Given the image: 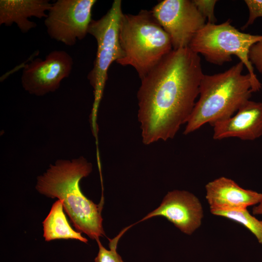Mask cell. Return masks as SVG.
Here are the masks:
<instances>
[{
    "instance_id": "cell-10",
    "label": "cell",
    "mask_w": 262,
    "mask_h": 262,
    "mask_svg": "<svg viewBox=\"0 0 262 262\" xmlns=\"http://www.w3.org/2000/svg\"><path fill=\"white\" fill-rule=\"evenodd\" d=\"M157 216L166 218L182 232L191 235L201 225L202 205L194 194L185 190L169 192L160 205L140 221Z\"/></svg>"
},
{
    "instance_id": "cell-18",
    "label": "cell",
    "mask_w": 262,
    "mask_h": 262,
    "mask_svg": "<svg viewBox=\"0 0 262 262\" xmlns=\"http://www.w3.org/2000/svg\"><path fill=\"white\" fill-rule=\"evenodd\" d=\"M249 16L246 24L243 26L244 30L252 25L258 17H262V0H245Z\"/></svg>"
},
{
    "instance_id": "cell-6",
    "label": "cell",
    "mask_w": 262,
    "mask_h": 262,
    "mask_svg": "<svg viewBox=\"0 0 262 262\" xmlns=\"http://www.w3.org/2000/svg\"><path fill=\"white\" fill-rule=\"evenodd\" d=\"M122 14L121 1L115 0L107 13L98 20H92L88 28V33L95 37L97 43L94 66L87 76L94 89V114L97 111L103 95L109 68L113 62H116L123 56L119 40V24Z\"/></svg>"
},
{
    "instance_id": "cell-19",
    "label": "cell",
    "mask_w": 262,
    "mask_h": 262,
    "mask_svg": "<svg viewBox=\"0 0 262 262\" xmlns=\"http://www.w3.org/2000/svg\"><path fill=\"white\" fill-rule=\"evenodd\" d=\"M248 57L254 68H256L259 73L262 75V40L252 46Z\"/></svg>"
},
{
    "instance_id": "cell-13",
    "label": "cell",
    "mask_w": 262,
    "mask_h": 262,
    "mask_svg": "<svg viewBox=\"0 0 262 262\" xmlns=\"http://www.w3.org/2000/svg\"><path fill=\"white\" fill-rule=\"evenodd\" d=\"M51 5L48 0H0V24L15 23L22 33H27L37 26L28 18H46Z\"/></svg>"
},
{
    "instance_id": "cell-5",
    "label": "cell",
    "mask_w": 262,
    "mask_h": 262,
    "mask_svg": "<svg viewBox=\"0 0 262 262\" xmlns=\"http://www.w3.org/2000/svg\"><path fill=\"white\" fill-rule=\"evenodd\" d=\"M261 40L262 35L241 32L228 19L219 24L206 22L194 36L189 48L208 62L216 65L231 61L232 55L237 56L247 69L251 79L252 91L255 92L261 89L262 85L248 54L252 46Z\"/></svg>"
},
{
    "instance_id": "cell-20",
    "label": "cell",
    "mask_w": 262,
    "mask_h": 262,
    "mask_svg": "<svg viewBox=\"0 0 262 262\" xmlns=\"http://www.w3.org/2000/svg\"><path fill=\"white\" fill-rule=\"evenodd\" d=\"M252 214L255 215L262 216V198L260 202L253 207Z\"/></svg>"
},
{
    "instance_id": "cell-8",
    "label": "cell",
    "mask_w": 262,
    "mask_h": 262,
    "mask_svg": "<svg viewBox=\"0 0 262 262\" xmlns=\"http://www.w3.org/2000/svg\"><path fill=\"white\" fill-rule=\"evenodd\" d=\"M151 12L169 35L173 49L189 47L206 23L193 0H162Z\"/></svg>"
},
{
    "instance_id": "cell-15",
    "label": "cell",
    "mask_w": 262,
    "mask_h": 262,
    "mask_svg": "<svg viewBox=\"0 0 262 262\" xmlns=\"http://www.w3.org/2000/svg\"><path fill=\"white\" fill-rule=\"evenodd\" d=\"M212 214L227 218L243 225L253 234L259 243L262 245V221L252 215L247 209L218 211Z\"/></svg>"
},
{
    "instance_id": "cell-2",
    "label": "cell",
    "mask_w": 262,
    "mask_h": 262,
    "mask_svg": "<svg viewBox=\"0 0 262 262\" xmlns=\"http://www.w3.org/2000/svg\"><path fill=\"white\" fill-rule=\"evenodd\" d=\"M92 165L83 157L71 161L59 160L37 178L36 189L50 198H58L78 232L96 241L105 236L101 212L97 205L81 192V180L91 172Z\"/></svg>"
},
{
    "instance_id": "cell-12",
    "label": "cell",
    "mask_w": 262,
    "mask_h": 262,
    "mask_svg": "<svg viewBox=\"0 0 262 262\" xmlns=\"http://www.w3.org/2000/svg\"><path fill=\"white\" fill-rule=\"evenodd\" d=\"M212 126L213 138L215 140L229 137L243 140L256 139L262 135V102L249 100L235 115Z\"/></svg>"
},
{
    "instance_id": "cell-1",
    "label": "cell",
    "mask_w": 262,
    "mask_h": 262,
    "mask_svg": "<svg viewBox=\"0 0 262 262\" xmlns=\"http://www.w3.org/2000/svg\"><path fill=\"white\" fill-rule=\"evenodd\" d=\"M204 75L200 55L187 47L173 49L141 79L138 119L144 144L172 139L187 123Z\"/></svg>"
},
{
    "instance_id": "cell-3",
    "label": "cell",
    "mask_w": 262,
    "mask_h": 262,
    "mask_svg": "<svg viewBox=\"0 0 262 262\" xmlns=\"http://www.w3.org/2000/svg\"><path fill=\"white\" fill-rule=\"evenodd\" d=\"M239 62L228 70L213 75L204 74L201 80L199 98L186 123L185 135L203 125L228 119L246 101L253 92L250 75L243 73Z\"/></svg>"
},
{
    "instance_id": "cell-14",
    "label": "cell",
    "mask_w": 262,
    "mask_h": 262,
    "mask_svg": "<svg viewBox=\"0 0 262 262\" xmlns=\"http://www.w3.org/2000/svg\"><path fill=\"white\" fill-rule=\"evenodd\" d=\"M63 202L58 199L55 202L49 213L43 222V237L46 241L55 239H76L86 243L88 240L81 232L74 230L70 226L63 211Z\"/></svg>"
},
{
    "instance_id": "cell-11",
    "label": "cell",
    "mask_w": 262,
    "mask_h": 262,
    "mask_svg": "<svg viewBox=\"0 0 262 262\" xmlns=\"http://www.w3.org/2000/svg\"><path fill=\"white\" fill-rule=\"evenodd\" d=\"M205 191L211 213L247 209L258 204L262 198V193L244 189L225 177H220L207 183Z\"/></svg>"
},
{
    "instance_id": "cell-4",
    "label": "cell",
    "mask_w": 262,
    "mask_h": 262,
    "mask_svg": "<svg viewBox=\"0 0 262 262\" xmlns=\"http://www.w3.org/2000/svg\"><path fill=\"white\" fill-rule=\"evenodd\" d=\"M119 40L123 56L116 63L133 67L141 79L173 50L169 35L151 11L123 14Z\"/></svg>"
},
{
    "instance_id": "cell-16",
    "label": "cell",
    "mask_w": 262,
    "mask_h": 262,
    "mask_svg": "<svg viewBox=\"0 0 262 262\" xmlns=\"http://www.w3.org/2000/svg\"><path fill=\"white\" fill-rule=\"evenodd\" d=\"M128 229L125 228L118 235L112 239H109V250L106 249L99 240H97L99 250L95 262H124L121 256L116 251V247L119 238Z\"/></svg>"
},
{
    "instance_id": "cell-9",
    "label": "cell",
    "mask_w": 262,
    "mask_h": 262,
    "mask_svg": "<svg viewBox=\"0 0 262 262\" xmlns=\"http://www.w3.org/2000/svg\"><path fill=\"white\" fill-rule=\"evenodd\" d=\"M72 57L64 50H54L44 59L36 58L24 66L21 75L23 87L30 94L44 96L57 90L62 81L72 69Z\"/></svg>"
},
{
    "instance_id": "cell-7",
    "label": "cell",
    "mask_w": 262,
    "mask_h": 262,
    "mask_svg": "<svg viewBox=\"0 0 262 262\" xmlns=\"http://www.w3.org/2000/svg\"><path fill=\"white\" fill-rule=\"evenodd\" d=\"M96 0H57L51 4L44 21L49 37L68 46L88 33Z\"/></svg>"
},
{
    "instance_id": "cell-17",
    "label": "cell",
    "mask_w": 262,
    "mask_h": 262,
    "mask_svg": "<svg viewBox=\"0 0 262 262\" xmlns=\"http://www.w3.org/2000/svg\"><path fill=\"white\" fill-rule=\"evenodd\" d=\"M195 5L201 15L207 19V22L215 23L216 20L214 16V7L217 0H193Z\"/></svg>"
}]
</instances>
